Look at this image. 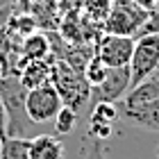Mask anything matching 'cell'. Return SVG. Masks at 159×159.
<instances>
[{
  "label": "cell",
  "instance_id": "cell-10",
  "mask_svg": "<svg viewBox=\"0 0 159 159\" xmlns=\"http://www.w3.org/2000/svg\"><path fill=\"white\" fill-rule=\"evenodd\" d=\"M20 82L27 91L30 89H37V86H43V84H50V77H52V66L50 61L46 59H30L25 61V66L20 68Z\"/></svg>",
  "mask_w": 159,
  "mask_h": 159
},
{
  "label": "cell",
  "instance_id": "cell-1",
  "mask_svg": "<svg viewBox=\"0 0 159 159\" xmlns=\"http://www.w3.org/2000/svg\"><path fill=\"white\" fill-rule=\"evenodd\" d=\"M25 96L27 89L16 73L0 75V98L7 109V136H23L27 129L30 118L25 114Z\"/></svg>",
  "mask_w": 159,
  "mask_h": 159
},
{
  "label": "cell",
  "instance_id": "cell-12",
  "mask_svg": "<svg viewBox=\"0 0 159 159\" xmlns=\"http://www.w3.org/2000/svg\"><path fill=\"white\" fill-rule=\"evenodd\" d=\"M120 118L134 123L136 127H143V129H148V132H159V98L152 105L143 107V109H139V111L125 114V116H120Z\"/></svg>",
  "mask_w": 159,
  "mask_h": 159
},
{
  "label": "cell",
  "instance_id": "cell-6",
  "mask_svg": "<svg viewBox=\"0 0 159 159\" xmlns=\"http://www.w3.org/2000/svg\"><path fill=\"white\" fill-rule=\"evenodd\" d=\"M134 41H136L134 37H123V34L105 32L102 37L93 43V52H96L109 68H123V66H129Z\"/></svg>",
  "mask_w": 159,
  "mask_h": 159
},
{
  "label": "cell",
  "instance_id": "cell-16",
  "mask_svg": "<svg viewBox=\"0 0 159 159\" xmlns=\"http://www.w3.org/2000/svg\"><path fill=\"white\" fill-rule=\"evenodd\" d=\"M107 73H109V66H107V64L100 59L96 52H93V57L86 61V66H84V80H86L91 86H98V84L107 77Z\"/></svg>",
  "mask_w": 159,
  "mask_h": 159
},
{
  "label": "cell",
  "instance_id": "cell-18",
  "mask_svg": "<svg viewBox=\"0 0 159 159\" xmlns=\"http://www.w3.org/2000/svg\"><path fill=\"white\" fill-rule=\"evenodd\" d=\"M118 116V107L114 102H96L91 107V114H89V120H96V123H116Z\"/></svg>",
  "mask_w": 159,
  "mask_h": 159
},
{
  "label": "cell",
  "instance_id": "cell-2",
  "mask_svg": "<svg viewBox=\"0 0 159 159\" xmlns=\"http://www.w3.org/2000/svg\"><path fill=\"white\" fill-rule=\"evenodd\" d=\"M52 66V77H50V84L57 89V93L61 96V102L73 107L77 111L91 96V84L84 80V75L75 70L66 59H57Z\"/></svg>",
  "mask_w": 159,
  "mask_h": 159
},
{
  "label": "cell",
  "instance_id": "cell-17",
  "mask_svg": "<svg viewBox=\"0 0 159 159\" xmlns=\"http://www.w3.org/2000/svg\"><path fill=\"white\" fill-rule=\"evenodd\" d=\"M52 120H55V132L57 134H61V136L70 134L75 129V123H77V111L68 105H61V109L57 111V116Z\"/></svg>",
  "mask_w": 159,
  "mask_h": 159
},
{
  "label": "cell",
  "instance_id": "cell-22",
  "mask_svg": "<svg viewBox=\"0 0 159 159\" xmlns=\"http://www.w3.org/2000/svg\"><path fill=\"white\" fill-rule=\"evenodd\" d=\"M9 2L11 0H0V9H2V7H9Z\"/></svg>",
  "mask_w": 159,
  "mask_h": 159
},
{
  "label": "cell",
  "instance_id": "cell-19",
  "mask_svg": "<svg viewBox=\"0 0 159 159\" xmlns=\"http://www.w3.org/2000/svg\"><path fill=\"white\" fill-rule=\"evenodd\" d=\"M0 136L7 139V109L2 105V98H0Z\"/></svg>",
  "mask_w": 159,
  "mask_h": 159
},
{
  "label": "cell",
  "instance_id": "cell-9",
  "mask_svg": "<svg viewBox=\"0 0 159 159\" xmlns=\"http://www.w3.org/2000/svg\"><path fill=\"white\" fill-rule=\"evenodd\" d=\"M30 159H64L66 155V148H64V141L55 134H39L30 139Z\"/></svg>",
  "mask_w": 159,
  "mask_h": 159
},
{
  "label": "cell",
  "instance_id": "cell-3",
  "mask_svg": "<svg viewBox=\"0 0 159 159\" xmlns=\"http://www.w3.org/2000/svg\"><path fill=\"white\" fill-rule=\"evenodd\" d=\"M148 14L134 0H111V9L107 14L102 30L109 34H123V37H139Z\"/></svg>",
  "mask_w": 159,
  "mask_h": 159
},
{
  "label": "cell",
  "instance_id": "cell-23",
  "mask_svg": "<svg viewBox=\"0 0 159 159\" xmlns=\"http://www.w3.org/2000/svg\"><path fill=\"white\" fill-rule=\"evenodd\" d=\"M2 141H5V139H2V136H0V148H2Z\"/></svg>",
  "mask_w": 159,
  "mask_h": 159
},
{
  "label": "cell",
  "instance_id": "cell-21",
  "mask_svg": "<svg viewBox=\"0 0 159 159\" xmlns=\"http://www.w3.org/2000/svg\"><path fill=\"white\" fill-rule=\"evenodd\" d=\"M139 7H143L146 11H155V9H159V0H134Z\"/></svg>",
  "mask_w": 159,
  "mask_h": 159
},
{
  "label": "cell",
  "instance_id": "cell-20",
  "mask_svg": "<svg viewBox=\"0 0 159 159\" xmlns=\"http://www.w3.org/2000/svg\"><path fill=\"white\" fill-rule=\"evenodd\" d=\"M11 16V7H2L0 9V34L5 32V27H7V20H9Z\"/></svg>",
  "mask_w": 159,
  "mask_h": 159
},
{
  "label": "cell",
  "instance_id": "cell-4",
  "mask_svg": "<svg viewBox=\"0 0 159 159\" xmlns=\"http://www.w3.org/2000/svg\"><path fill=\"white\" fill-rule=\"evenodd\" d=\"M159 68V34H143L134 41L129 59V84H139ZM129 86V89H132Z\"/></svg>",
  "mask_w": 159,
  "mask_h": 159
},
{
  "label": "cell",
  "instance_id": "cell-15",
  "mask_svg": "<svg viewBox=\"0 0 159 159\" xmlns=\"http://www.w3.org/2000/svg\"><path fill=\"white\" fill-rule=\"evenodd\" d=\"M30 139L25 136H7L0 148V159H30Z\"/></svg>",
  "mask_w": 159,
  "mask_h": 159
},
{
  "label": "cell",
  "instance_id": "cell-13",
  "mask_svg": "<svg viewBox=\"0 0 159 159\" xmlns=\"http://www.w3.org/2000/svg\"><path fill=\"white\" fill-rule=\"evenodd\" d=\"M39 30V23L34 20V16L30 11H23V14H11L9 20H7V34L11 37H18L23 41L25 37H30Z\"/></svg>",
  "mask_w": 159,
  "mask_h": 159
},
{
  "label": "cell",
  "instance_id": "cell-8",
  "mask_svg": "<svg viewBox=\"0 0 159 159\" xmlns=\"http://www.w3.org/2000/svg\"><path fill=\"white\" fill-rule=\"evenodd\" d=\"M157 98H159V75H150L148 80L134 84L132 89L125 93V98H123L120 102H116L118 116H125V114L139 111V109H143V107L152 105Z\"/></svg>",
  "mask_w": 159,
  "mask_h": 159
},
{
  "label": "cell",
  "instance_id": "cell-5",
  "mask_svg": "<svg viewBox=\"0 0 159 159\" xmlns=\"http://www.w3.org/2000/svg\"><path fill=\"white\" fill-rule=\"evenodd\" d=\"M61 96L52 84H43L37 89H30L25 96V114L30 123H48L61 109Z\"/></svg>",
  "mask_w": 159,
  "mask_h": 159
},
{
  "label": "cell",
  "instance_id": "cell-25",
  "mask_svg": "<svg viewBox=\"0 0 159 159\" xmlns=\"http://www.w3.org/2000/svg\"><path fill=\"white\" fill-rule=\"evenodd\" d=\"M73 2H80V0H73Z\"/></svg>",
  "mask_w": 159,
  "mask_h": 159
},
{
  "label": "cell",
  "instance_id": "cell-11",
  "mask_svg": "<svg viewBox=\"0 0 159 159\" xmlns=\"http://www.w3.org/2000/svg\"><path fill=\"white\" fill-rule=\"evenodd\" d=\"M50 50H52V46H50L48 37L39 30L34 34H30V37H25L23 43H20V57L27 61L30 59H48Z\"/></svg>",
  "mask_w": 159,
  "mask_h": 159
},
{
  "label": "cell",
  "instance_id": "cell-14",
  "mask_svg": "<svg viewBox=\"0 0 159 159\" xmlns=\"http://www.w3.org/2000/svg\"><path fill=\"white\" fill-rule=\"evenodd\" d=\"M80 14H82V18L91 20V23H98L102 25L107 14L111 9V0H80Z\"/></svg>",
  "mask_w": 159,
  "mask_h": 159
},
{
  "label": "cell",
  "instance_id": "cell-7",
  "mask_svg": "<svg viewBox=\"0 0 159 159\" xmlns=\"http://www.w3.org/2000/svg\"><path fill=\"white\" fill-rule=\"evenodd\" d=\"M129 66L123 68H109L107 77L98 86H91V107L96 102H120L129 91Z\"/></svg>",
  "mask_w": 159,
  "mask_h": 159
},
{
  "label": "cell",
  "instance_id": "cell-24",
  "mask_svg": "<svg viewBox=\"0 0 159 159\" xmlns=\"http://www.w3.org/2000/svg\"><path fill=\"white\" fill-rule=\"evenodd\" d=\"M157 157H159V148H157Z\"/></svg>",
  "mask_w": 159,
  "mask_h": 159
}]
</instances>
